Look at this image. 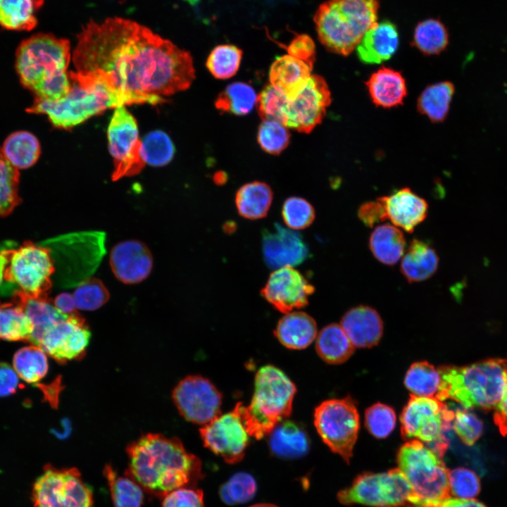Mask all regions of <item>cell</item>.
Listing matches in <instances>:
<instances>
[{
    "label": "cell",
    "mask_w": 507,
    "mask_h": 507,
    "mask_svg": "<svg viewBox=\"0 0 507 507\" xmlns=\"http://www.w3.org/2000/svg\"><path fill=\"white\" fill-rule=\"evenodd\" d=\"M340 325L353 346L358 348L377 345L383 333V323L380 314L367 306L349 309L342 318Z\"/></svg>",
    "instance_id": "obj_23"
},
{
    "label": "cell",
    "mask_w": 507,
    "mask_h": 507,
    "mask_svg": "<svg viewBox=\"0 0 507 507\" xmlns=\"http://www.w3.org/2000/svg\"><path fill=\"white\" fill-rule=\"evenodd\" d=\"M70 60L68 39L37 33L18 45L15 65L21 84L33 93L35 99L55 101L70 91L71 82L67 71Z\"/></svg>",
    "instance_id": "obj_3"
},
{
    "label": "cell",
    "mask_w": 507,
    "mask_h": 507,
    "mask_svg": "<svg viewBox=\"0 0 507 507\" xmlns=\"http://www.w3.org/2000/svg\"><path fill=\"white\" fill-rule=\"evenodd\" d=\"M20 173L4 156L0 147V217L11 213L19 204Z\"/></svg>",
    "instance_id": "obj_44"
},
{
    "label": "cell",
    "mask_w": 507,
    "mask_h": 507,
    "mask_svg": "<svg viewBox=\"0 0 507 507\" xmlns=\"http://www.w3.org/2000/svg\"><path fill=\"white\" fill-rule=\"evenodd\" d=\"M290 134L286 126L275 120H263L257 134L258 143L265 152L278 155L289 145Z\"/></svg>",
    "instance_id": "obj_48"
},
{
    "label": "cell",
    "mask_w": 507,
    "mask_h": 507,
    "mask_svg": "<svg viewBox=\"0 0 507 507\" xmlns=\"http://www.w3.org/2000/svg\"><path fill=\"white\" fill-rule=\"evenodd\" d=\"M249 507H278V506L275 504H273V503H256V504L252 505Z\"/></svg>",
    "instance_id": "obj_62"
},
{
    "label": "cell",
    "mask_w": 507,
    "mask_h": 507,
    "mask_svg": "<svg viewBox=\"0 0 507 507\" xmlns=\"http://www.w3.org/2000/svg\"><path fill=\"white\" fill-rule=\"evenodd\" d=\"M110 265L115 277L124 284L146 280L153 268V257L147 246L137 239L116 244L111 251Z\"/></svg>",
    "instance_id": "obj_21"
},
{
    "label": "cell",
    "mask_w": 507,
    "mask_h": 507,
    "mask_svg": "<svg viewBox=\"0 0 507 507\" xmlns=\"http://www.w3.org/2000/svg\"><path fill=\"white\" fill-rule=\"evenodd\" d=\"M440 384L435 397L454 400L464 408L491 409L507 388V360L489 358L466 366L437 368Z\"/></svg>",
    "instance_id": "obj_4"
},
{
    "label": "cell",
    "mask_w": 507,
    "mask_h": 507,
    "mask_svg": "<svg viewBox=\"0 0 507 507\" xmlns=\"http://www.w3.org/2000/svg\"><path fill=\"white\" fill-rule=\"evenodd\" d=\"M108 148L113 158L112 180L141 172L146 165L142 156V141L134 116L125 106L115 108L108 127Z\"/></svg>",
    "instance_id": "obj_14"
},
{
    "label": "cell",
    "mask_w": 507,
    "mask_h": 507,
    "mask_svg": "<svg viewBox=\"0 0 507 507\" xmlns=\"http://www.w3.org/2000/svg\"><path fill=\"white\" fill-rule=\"evenodd\" d=\"M442 507H487L482 503L473 499H448L442 505Z\"/></svg>",
    "instance_id": "obj_60"
},
{
    "label": "cell",
    "mask_w": 507,
    "mask_h": 507,
    "mask_svg": "<svg viewBox=\"0 0 507 507\" xmlns=\"http://www.w3.org/2000/svg\"><path fill=\"white\" fill-rule=\"evenodd\" d=\"M313 206L305 199L291 196L287 199L282 208V217L291 230H299L309 227L315 220Z\"/></svg>",
    "instance_id": "obj_49"
},
{
    "label": "cell",
    "mask_w": 507,
    "mask_h": 507,
    "mask_svg": "<svg viewBox=\"0 0 507 507\" xmlns=\"http://www.w3.org/2000/svg\"><path fill=\"white\" fill-rule=\"evenodd\" d=\"M288 55L311 65L315 61V46L312 38L306 34L296 35L287 48Z\"/></svg>",
    "instance_id": "obj_55"
},
{
    "label": "cell",
    "mask_w": 507,
    "mask_h": 507,
    "mask_svg": "<svg viewBox=\"0 0 507 507\" xmlns=\"http://www.w3.org/2000/svg\"><path fill=\"white\" fill-rule=\"evenodd\" d=\"M71 86L68 94L55 101L35 99L28 113L48 116L57 128L69 130L110 108L119 107L102 84L70 71Z\"/></svg>",
    "instance_id": "obj_8"
},
{
    "label": "cell",
    "mask_w": 507,
    "mask_h": 507,
    "mask_svg": "<svg viewBox=\"0 0 507 507\" xmlns=\"http://www.w3.org/2000/svg\"><path fill=\"white\" fill-rule=\"evenodd\" d=\"M1 252L6 260L4 280L28 296L47 298L54 272L49 249L26 242L17 249Z\"/></svg>",
    "instance_id": "obj_10"
},
{
    "label": "cell",
    "mask_w": 507,
    "mask_h": 507,
    "mask_svg": "<svg viewBox=\"0 0 507 507\" xmlns=\"http://www.w3.org/2000/svg\"><path fill=\"white\" fill-rule=\"evenodd\" d=\"M296 392L294 384L280 369L267 365L255 376L250 403H239L241 418L250 437L261 439L288 418Z\"/></svg>",
    "instance_id": "obj_6"
},
{
    "label": "cell",
    "mask_w": 507,
    "mask_h": 507,
    "mask_svg": "<svg viewBox=\"0 0 507 507\" xmlns=\"http://www.w3.org/2000/svg\"><path fill=\"white\" fill-rule=\"evenodd\" d=\"M406 240L403 232L390 224L377 226L369 238V248L380 263L393 265L402 257Z\"/></svg>",
    "instance_id": "obj_32"
},
{
    "label": "cell",
    "mask_w": 507,
    "mask_h": 507,
    "mask_svg": "<svg viewBox=\"0 0 507 507\" xmlns=\"http://www.w3.org/2000/svg\"><path fill=\"white\" fill-rule=\"evenodd\" d=\"M440 381L438 370L428 362L421 361L411 365L406 374L404 384L413 395L435 396Z\"/></svg>",
    "instance_id": "obj_41"
},
{
    "label": "cell",
    "mask_w": 507,
    "mask_h": 507,
    "mask_svg": "<svg viewBox=\"0 0 507 507\" xmlns=\"http://www.w3.org/2000/svg\"><path fill=\"white\" fill-rule=\"evenodd\" d=\"M180 414L188 421L206 425L221 415L222 395L208 379L191 375L182 379L173 392Z\"/></svg>",
    "instance_id": "obj_15"
},
{
    "label": "cell",
    "mask_w": 507,
    "mask_h": 507,
    "mask_svg": "<svg viewBox=\"0 0 507 507\" xmlns=\"http://www.w3.org/2000/svg\"><path fill=\"white\" fill-rule=\"evenodd\" d=\"M452 428L465 444L471 446L482 435L483 424L474 413L457 409L454 413Z\"/></svg>",
    "instance_id": "obj_53"
},
{
    "label": "cell",
    "mask_w": 507,
    "mask_h": 507,
    "mask_svg": "<svg viewBox=\"0 0 507 507\" xmlns=\"http://www.w3.org/2000/svg\"><path fill=\"white\" fill-rule=\"evenodd\" d=\"M314 425L325 444L349 463L360 426L354 401L347 396L322 402L315 409Z\"/></svg>",
    "instance_id": "obj_11"
},
{
    "label": "cell",
    "mask_w": 507,
    "mask_h": 507,
    "mask_svg": "<svg viewBox=\"0 0 507 507\" xmlns=\"http://www.w3.org/2000/svg\"><path fill=\"white\" fill-rule=\"evenodd\" d=\"M44 0H0V26L13 31H30L37 25L36 13Z\"/></svg>",
    "instance_id": "obj_33"
},
{
    "label": "cell",
    "mask_w": 507,
    "mask_h": 507,
    "mask_svg": "<svg viewBox=\"0 0 507 507\" xmlns=\"http://www.w3.org/2000/svg\"><path fill=\"white\" fill-rule=\"evenodd\" d=\"M438 265L439 257L434 249L414 239L402 258L401 272L408 282H418L432 277Z\"/></svg>",
    "instance_id": "obj_30"
},
{
    "label": "cell",
    "mask_w": 507,
    "mask_h": 507,
    "mask_svg": "<svg viewBox=\"0 0 507 507\" xmlns=\"http://www.w3.org/2000/svg\"><path fill=\"white\" fill-rule=\"evenodd\" d=\"M6 264V260L2 252H0V285L4 280V271Z\"/></svg>",
    "instance_id": "obj_61"
},
{
    "label": "cell",
    "mask_w": 507,
    "mask_h": 507,
    "mask_svg": "<svg viewBox=\"0 0 507 507\" xmlns=\"http://www.w3.org/2000/svg\"><path fill=\"white\" fill-rule=\"evenodd\" d=\"M411 495V487L405 475L394 468L358 476L349 487L339 492L337 497L344 504L396 507L409 503Z\"/></svg>",
    "instance_id": "obj_12"
},
{
    "label": "cell",
    "mask_w": 507,
    "mask_h": 507,
    "mask_svg": "<svg viewBox=\"0 0 507 507\" xmlns=\"http://www.w3.org/2000/svg\"><path fill=\"white\" fill-rule=\"evenodd\" d=\"M358 216L364 225L370 227L387 220L384 205L380 197L375 201L363 204L358 208Z\"/></svg>",
    "instance_id": "obj_56"
},
{
    "label": "cell",
    "mask_w": 507,
    "mask_h": 507,
    "mask_svg": "<svg viewBox=\"0 0 507 507\" xmlns=\"http://www.w3.org/2000/svg\"><path fill=\"white\" fill-rule=\"evenodd\" d=\"M53 304L60 313L64 315H70L77 313L73 296L69 293L58 294L55 298Z\"/></svg>",
    "instance_id": "obj_59"
},
{
    "label": "cell",
    "mask_w": 507,
    "mask_h": 507,
    "mask_svg": "<svg viewBox=\"0 0 507 507\" xmlns=\"http://www.w3.org/2000/svg\"><path fill=\"white\" fill-rule=\"evenodd\" d=\"M380 198L384 205L387 220L407 232H412L427 217V201L409 188H402L391 195Z\"/></svg>",
    "instance_id": "obj_22"
},
{
    "label": "cell",
    "mask_w": 507,
    "mask_h": 507,
    "mask_svg": "<svg viewBox=\"0 0 507 507\" xmlns=\"http://www.w3.org/2000/svg\"><path fill=\"white\" fill-rule=\"evenodd\" d=\"M269 446L277 456L292 459L304 456L309 449V439L299 423L284 420L269 434Z\"/></svg>",
    "instance_id": "obj_29"
},
{
    "label": "cell",
    "mask_w": 507,
    "mask_h": 507,
    "mask_svg": "<svg viewBox=\"0 0 507 507\" xmlns=\"http://www.w3.org/2000/svg\"><path fill=\"white\" fill-rule=\"evenodd\" d=\"M315 348L320 357L330 364L347 361L354 351V346L340 325L330 324L321 330L317 336Z\"/></svg>",
    "instance_id": "obj_34"
},
{
    "label": "cell",
    "mask_w": 507,
    "mask_h": 507,
    "mask_svg": "<svg viewBox=\"0 0 507 507\" xmlns=\"http://www.w3.org/2000/svg\"><path fill=\"white\" fill-rule=\"evenodd\" d=\"M31 333V323L22 307L14 301H0V339L30 340Z\"/></svg>",
    "instance_id": "obj_38"
},
{
    "label": "cell",
    "mask_w": 507,
    "mask_h": 507,
    "mask_svg": "<svg viewBox=\"0 0 507 507\" xmlns=\"http://www.w3.org/2000/svg\"><path fill=\"white\" fill-rule=\"evenodd\" d=\"M73 296L77 309L82 311L97 310L110 298L109 292L104 283L94 277L80 282Z\"/></svg>",
    "instance_id": "obj_47"
},
{
    "label": "cell",
    "mask_w": 507,
    "mask_h": 507,
    "mask_svg": "<svg viewBox=\"0 0 507 507\" xmlns=\"http://www.w3.org/2000/svg\"><path fill=\"white\" fill-rule=\"evenodd\" d=\"M1 149L8 161L18 170L34 165L41 151L37 137L27 131H18L10 134Z\"/></svg>",
    "instance_id": "obj_35"
},
{
    "label": "cell",
    "mask_w": 507,
    "mask_h": 507,
    "mask_svg": "<svg viewBox=\"0 0 507 507\" xmlns=\"http://www.w3.org/2000/svg\"><path fill=\"white\" fill-rule=\"evenodd\" d=\"M262 251L266 265L273 269L294 267L309 256L301 235L275 223L271 230L262 232Z\"/></svg>",
    "instance_id": "obj_20"
},
{
    "label": "cell",
    "mask_w": 507,
    "mask_h": 507,
    "mask_svg": "<svg viewBox=\"0 0 507 507\" xmlns=\"http://www.w3.org/2000/svg\"><path fill=\"white\" fill-rule=\"evenodd\" d=\"M35 507H94L90 487L75 468H44L32 488Z\"/></svg>",
    "instance_id": "obj_13"
},
{
    "label": "cell",
    "mask_w": 507,
    "mask_h": 507,
    "mask_svg": "<svg viewBox=\"0 0 507 507\" xmlns=\"http://www.w3.org/2000/svg\"><path fill=\"white\" fill-rule=\"evenodd\" d=\"M242 50L233 44H220L213 49L206 60V67L217 79H228L239 70Z\"/></svg>",
    "instance_id": "obj_43"
},
{
    "label": "cell",
    "mask_w": 507,
    "mask_h": 507,
    "mask_svg": "<svg viewBox=\"0 0 507 507\" xmlns=\"http://www.w3.org/2000/svg\"><path fill=\"white\" fill-rule=\"evenodd\" d=\"M399 45L396 26L388 20L377 23L368 30L356 46L360 61L366 64H378L389 59Z\"/></svg>",
    "instance_id": "obj_25"
},
{
    "label": "cell",
    "mask_w": 507,
    "mask_h": 507,
    "mask_svg": "<svg viewBox=\"0 0 507 507\" xmlns=\"http://www.w3.org/2000/svg\"><path fill=\"white\" fill-rule=\"evenodd\" d=\"M287 99L270 84L257 96L256 106L263 120H275L283 124V108Z\"/></svg>",
    "instance_id": "obj_51"
},
{
    "label": "cell",
    "mask_w": 507,
    "mask_h": 507,
    "mask_svg": "<svg viewBox=\"0 0 507 507\" xmlns=\"http://www.w3.org/2000/svg\"><path fill=\"white\" fill-rule=\"evenodd\" d=\"M494 420L502 435H507V388L496 406Z\"/></svg>",
    "instance_id": "obj_58"
},
{
    "label": "cell",
    "mask_w": 507,
    "mask_h": 507,
    "mask_svg": "<svg viewBox=\"0 0 507 507\" xmlns=\"http://www.w3.org/2000/svg\"><path fill=\"white\" fill-rule=\"evenodd\" d=\"M110 488L114 507H141L144 494L142 488L131 477L119 476L110 466L104 470Z\"/></svg>",
    "instance_id": "obj_40"
},
{
    "label": "cell",
    "mask_w": 507,
    "mask_h": 507,
    "mask_svg": "<svg viewBox=\"0 0 507 507\" xmlns=\"http://www.w3.org/2000/svg\"><path fill=\"white\" fill-rule=\"evenodd\" d=\"M13 301L18 303L27 315L32 325L29 341L36 346L49 329L68 316L60 313L47 298L30 297L15 291Z\"/></svg>",
    "instance_id": "obj_26"
},
{
    "label": "cell",
    "mask_w": 507,
    "mask_h": 507,
    "mask_svg": "<svg viewBox=\"0 0 507 507\" xmlns=\"http://www.w3.org/2000/svg\"><path fill=\"white\" fill-rule=\"evenodd\" d=\"M378 0H327L313 20L320 43L332 53L347 56L377 23Z\"/></svg>",
    "instance_id": "obj_5"
},
{
    "label": "cell",
    "mask_w": 507,
    "mask_h": 507,
    "mask_svg": "<svg viewBox=\"0 0 507 507\" xmlns=\"http://www.w3.org/2000/svg\"><path fill=\"white\" fill-rule=\"evenodd\" d=\"M129 459L126 475L143 490L164 497L181 487H195L203 478L202 463L187 452L176 438L146 434L127 448Z\"/></svg>",
    "instance_id": "obj_2"
},
{
    "label": "cell",
    "mask_w": 507,
    "mask_h": 507,
    "mask_svg": "<svg viewBox=\"0 0 507 507\" xmlns=\"http://www.w3.org/2000/svg\"><path fill=\"white\" fill-rule=\"evenodd\" d=\"M141 153L146 164L163 166L173 159L175 146L166 133L156 130L147 134L142 141Z\"/></svg>",
    "instance_id": "obj_45"
},
{
    "label": "cell",
    "mask_w": 507,
    "mask_h": 507,
    "mask_svg": "<svg viewBox=\"0 0 507 507\" xmlns=\"http://www.w3.org/2000/svg\"><path fill=\"white\" fill-rule=\"evenodd\" d=\"M91 332L78 313L68 315L49 329L37 346L56 361L64 363L78 359L89 343Z\"/></svg>",
    "instance_id": "obj_18"
},
{
    "label": "cell",
    "mask_w": 507,
    "mask_h": 507,
    "mask_svg": "<svg viewBox=\"0 0 507 507\" xmlns=\"http://www.w3.org/2000/svg\"><path fill=\"white\" fill-rule=\"evenodd\" d=\"M162 507H204V493L196 487H181L163 497Z\"/></svg>",
    "instance_id": "obj_54"
},
{
    "label": "cell",
    "mask_w": 507,
    "mask_h": 507,
    "mask_svg": "<svg viewBox=\"0 0 507 507\" xmlns=\"http://www.w3.org/2000/svg\"><path fill=\"white\" fill-rule=\"evenodd\" d=\"M313 67L288 54L279 56L270 65V84L287 100H293L308 84Z\"/></svg>",
    "instance_id": "obj_24"
},
{
    "label": "cell",
    "mask_w": 507,
    "mask_h": 507,
    "mask_svg": "<svg viewBox=\"0 0 507 507\" xmlns=\"http://www.w3.org/2000/svg\"><path fill=\"white\" fill-rule=\"evenodd\" d=\"M199 432L204 446L226 463H236L244 458L250 436L241 418L239 403L204 425Z\"/></svg>",
    "instance_id": "obj_16"
},
{
    "label": "cell",
    "mask_w": 507,
    "mask_h": 507,
    "mask_svg": "<svg viewBox=\"0 0 507 507\" xmlns=\"http://www.w3.org/2000/svg\"><path fill=\"white\" fill-rule=\"evenodd\" d=\"M454 92V85L449 81L427 87L418 99V111L433 123L443 121L449 113Z\"/></svg>",
    "instance_id": "obj_36"
},
{
    "label": "cell",
    "mask_w": 507,
    "mask_h": 507,
    "mask_svg": "<svg viewBox=\"0 0 507 507\" xmlns=\"http://www.w3.org/2000/svg\"><path fill=\"white\" fill-rule=\"evenodd\" d=\"M18 384L19 376L14 368L6 363H0V396L14 393Z\"/></svg>",
    "instance_id": "obj_57"
},
{
    "label": "cell",
    "mask_w": 507,
    "mask_h": 507,
    "mask_svg": "<svg viewBox=\"0 0 507 507\" xmlns=\"http://www.w3.org/2000/svg\"><path fill=\"white\" fill-rule=\"evenodd\" d=\"M396 420L394 409L381 403L373 404L365 412V425L377 439L387 437L394 429Z\"/></svg>",
    "instance_id": "obj_50"
},
{
    "label": "cell",
    "mask_w": 507,
    "mask_h": 507,
    "mask_svg": "<svg viewBox=\"0 0 507 507\" xmlns=\"http://www.w3.org/2000/svg\"><path fill=\"white\" fill-rule=\"evenodd\" d=\"M365 84L373 103L383 108L401 104L407 94L401 74L384 66L373 73Z\"/></svg>",
    "instance_id": "obj_27"
},
{
    "label": "cell",
    "mask_w": 507,
    "mask_h": 507,
    "mask_svg": "<svg viewBox=\"0 0 507 507\" xmlns=\"http://www.w3.org/2000/svg\"><path fill=\"white\" fill-rule=\"evenodd\" d=\"M13 365L19 377L30 384L42 380L49 368L46 353L36 345L18 350L14 355Z\"/></svg>",
    "instance_id": "obj_39"
},
{
    "label": "cell",
    "mask_w": 507,
    "mask_h": 507,
    "mask_svg": "<svg viewBox=\"0 0 507 507\" xmlns=\"http://www.w3.org/2000/svg\"><path fill=\"white\" fill-rule=\"evenodd\" d=\"M315 287L294 267L276 269L261 290L263 297L277 311L288 313L308 303Z\"/></svg>",
    "instance_id": "obj_19"
},
{
    "label": "cell",
    "mask_w": 507,
    "mask_h": 507,
    "mask_svg": "<svg viewBox=\"0 0 507 507\" xmlns=\"http://www.w3.org/2000/svg\"><path fill=\"white\" fill-rule=\"evenodd\" d=\"M275 334L287 348L303 349L316 338L317 325L305 312H289L279 320Z\"/></svg>",
    "instance_id": "obj_28"
},
{
    "label": "cell",
    "mask_w": 507,
    "mask_h": 507,
    "mask_svg": "<svg viewBox=\"0 0 507 507\" xmlns=\"http://www.w3.org/2000/svg\"><path fill=\"white\" fill-rule=\"evenodd\" d=\"M256 492V482L249 473L234 474L220 488V496L228 505L244 503L251 501Z\"/></svg>",
    "instance_id": "obj_46"
},
{
    "label": "cell",
    "mask_w": 507,
    "mask_h": 507,
    "mask_svg": "<svg viewBox=\"0 0 507 507\" xmlns=\"http://www.w3.org/2000/svg\"><path fill=\"white\" fill-rule=\"evenodd\" d=\"M397 463L411 487L409 503L414 507H442L451 497L449 470L422 442L407 441L398 452Z\"/></svg>",
    "instance_id": "obj_7"
},
{
    "label": "cell",
    "mask_w": 507,
    "mask_h": 507,
    "mask_svg": "<svg viewBox=\"0 0 507 507\" xmlns=\"http://www.w3.org/2000/svg\"><path fill=\"white\" fill-rule=\"evenodd\" d=\"M332 101L325 80L311 75L306 87L293 100H287L283 108V125L299 132L310 133L319 125Z\"/></svg>",
    "instance_id": "obj_17"
},
{
    "label": "cell",
    "mask_w": 507,
    "mask_h": 507,
    "mask_svg": "<svg viewBox=\"0 0 507 507\" xmlns=\"http://www.w3.org/2000/svg\"><path fill=\"white\" fill-rule=\"evenodd\" d=\"M76 73L102 84L119 106L152 105L187 89L195 78L191 54L135 21H89L77 35Z\"/></svg>",
    "instance_id": "obj_1"
},
{
    "label": "cell",
    "mask_w": 507,
    "mask_h": 507,
    "mask_svg": "<svg viewBox=\"0 0 507 507\" xmlns=\"http://www.w3.org/2000/svg\"><path fill=\"white\" fill-rule=\"evenodd\" d=\"M451 494L460 499H473L480 491L479 477L472 470L457 468L449 472Z\"/></svg>",
    "instance_id": "obj_52"
},
{
    "label": "cell",
    "mask_w": 507,
    "mask_h": 507,
    "mask_svg": "<svg viewBox=\"0 0 507 507\" xmlns=\"http://www.w3.org/2000/svg\"><path fill=\"white\" fill-rule=\"evenodd\" d=\"M273 198L270 187L254 181L242 185L235 195V205L240 216L249 220H258L268 213Z\"/></svg>",
    "instance_id": "obj_31"
},
{
    "label": "cell",
    "mask_w": 507,
    "mask_h": 507,
    "mask_svg": "<svg viewBox=\"0 0 507 507\" xmlns=\"http://www.w3.org/2000/svg\"><path fill=\"white\" fill-rule=\"evenodd\" d=\"M257 96L249 84L236 82L227 85L215 101V108L220 112L237 115L249 113L256 105Z\"/></svg>",
    "instance_id": "obj_37"
},
{
    "label": "cell",
    "mask_w": 507,
    "mask_h": 507,
    "mask_svg": "<svg viewBox=\"0 0 507 507\" xmlns=\"http://www.w3.org/2000/svg\"><path fill=\"white\" fill-rule=\"evenodd\" d=\"M413 42L425 54H439L449 44V33L439 20L427 19L417 25L414 31Z\"/></svg>",
    "instance_id": "obj_42"
},
{
    "label": "cell",
    "mask_w": 507,
    "mask_h": 507,
    "mask_svg": "<svg viewBox=\"0 0 507 507\" xmlns=\"http://www.w3.org/2000/svg\"><path fill=\"white\" fill-rule=\"evenodd\" d=\"M454 412L435 396L410 395L400 416L403 439H417L442 458L449 441L445 432L452 427Z\"/></svg>",
    "instance_id": "obj_9"
}]
</instances>
